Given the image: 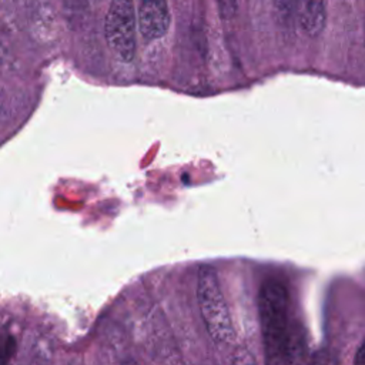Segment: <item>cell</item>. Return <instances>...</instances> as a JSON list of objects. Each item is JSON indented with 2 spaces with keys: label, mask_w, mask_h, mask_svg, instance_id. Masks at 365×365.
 <instances>
[{
  "label": "cell",
  "mask_w": 365,
  "mask_h": 365,
  "mask_svg": "<svg viewBox=\"0 0 365 365\" xmlns=\"http://www.w3.org/2000/svg\"><path fill=\"white\" fill-rule=\"evenodd\" d=\"M258 314L267 359L269 362L292 361L289 295L281 281L269 278L262 282L258 292Z\"/></svg>",
  "instance_id": "cell-1"
},
{
  "label": "cell",
  "mask_w": 365,
  "mask_h": 365,
  "mask_svg": "<svg viewBox=\"0 0 365 365\" xmlns=\"http://www.w3.org/2000/svg\"><path fill=\"white\" fill-rule=\"evenodd\" d=\"M197 297L207 334L214 344L228 345L234 338L232 319L217 272L210 265H202L198 271Z\"/></svg>",
  "instance_id": "cell-2"
},
{
  "label": "cell",
  "mask_w": 365,
  "mask_h": 365,
  "mask_svg": "<svg viewBox=\"0 0 365 365\" xmlns=\"http://www.w3.org/2000/svg\"><path fill=\"white\" fill-rule=\"evenodd\" d=\"M104 36L108 47L123 61H131L137 50V13L134 0H111Z\"/></svg>",
  "instance_id": "cell-3"
},
{
  "label": "cell",
  "mask_w": 365,
  "mask_h": 365,
  "mask_svg": "<svg viewBox=\"0 0 365 365\" xmlns=\"http://www.w3.org/2000/svg\"><path fill=\"white\" fill-rule=\"evenodd\" d=\"M137 29L144 40L161 38L170 29L171 14L167 0H138Z\"/></svg>",
  "instance_id": "cell-4"
},
{
  "label": "cell",
  "mask_w": 365,
  "mask_h": 365,
  "mask_svg": "<svg viewBox=\"0 0 365 365\" xmlns=\"http://www.w3.org/2000/svg\"><path fill=\"white\" fill-rule=\"evenodd\" d=\"M297 19L308 36H318L327 23L325 0H297Z\"/></svg>",
  "instance_id": "cell-5"
},
{
  "label": "cell",
  "mask_w": 365,
  "mask_h": 365,
  "mask_svg": "<svg viewBox=\"0 0 365 365\" xmlns=\"http://www.w3.org/2000/svg\"><path fill=\"white\" fill-rule=\"evenodd\" d=\"M272 9L281 26H289L292 19L297 17V1L294 0H272Z\"/></svg>",
  "instance_id": "cell-6"
},
{
  "label": "cell",
  "mask_w": 365,
  "mask_h": 365,
  "mask_svg": "<svg viewBox=\"0 0 365 365\" xmlns=\"http://www.w3.org/2000/svg\"><path fill=\"white\" fill-rule=\"evenodd\" d=\"M220 16L225 20L232 19L238 11V0H215Z\"/></svg>",
  "instance_id": "cell-7"
},
{
  "label": "cell",
  "mask_w": 365,
  "mask_h": 365,
  "mask_svg": "<svg viewBox=\"0 0 365 365\" xmlns=\"http://www.w3.org/2000/svg\"><path fill=\"white\" fill-rule=\"evenodd\" d=\"M355 364H365V341L362 342V345L359 346L356 355H355V359H354Z\"/></svg>",
  "instance_id": "cell-8"
},
{
  "label": "cell",
  "mask_w": 365,
  "mask_h": 365,
  "mask_svg": "<svg viewBox=\"0 0 365 365\" xmlns=\"http://www.w3.org/2000/svg\"><path fill=\"white\" fill-rule=\"evenodd\" d=\"M364 44H365V14H364Z\"/></svg>",
  "instance_id": "cell-9"
}]
</instances>
